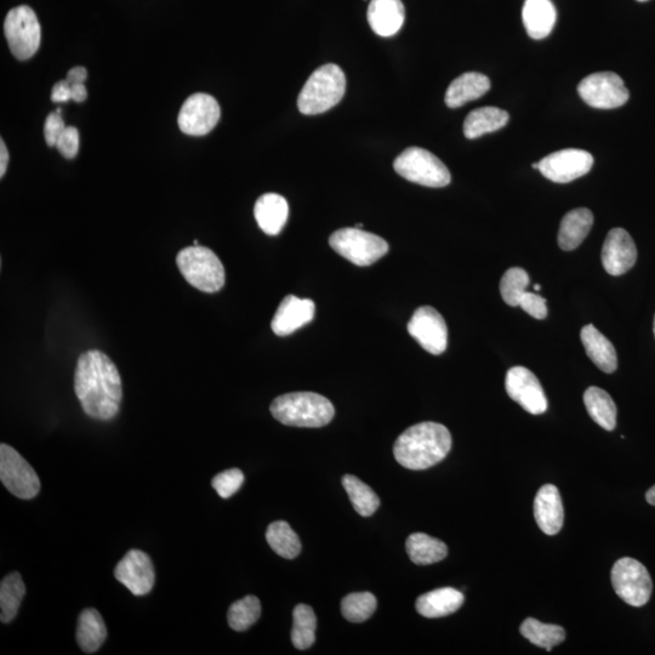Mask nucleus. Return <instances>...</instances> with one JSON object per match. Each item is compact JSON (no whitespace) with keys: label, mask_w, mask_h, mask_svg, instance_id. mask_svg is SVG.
Here are the masks:
<instances>
[{"label":"nucleus","mask_w":655,"mask_h":655,"mask_svg":"<svg viewBox=\"0 0 655 655\" xmlns=\"http://www.w3.org/2000/svg\"><path fill=\"white\" fill-rule=\"evenodd\" d=\"M74 391L88 417L111 420L123 400L122 378L116 364L100 350L84 352L78 358Z\"/></svg>","instance_id":"f257e3e1"},{"label":"nucleus","mask_w":655,"mask_h":655,"mask_svg":"<svg viewBox=\"0 0 655 655\" xmlns=\"http://www.w3.org/2000/svg\"><path fill=\"white\" fill-rule=\"evenodd\" d=\"M452 443L446 426L426 421L404 431L393 446V454L397 463L406 469L426 470L447 457Z\"/></svg>","instance_id":"f03ea898"},{"label":"nucleus","mask_w":655,"mask_h":655,"mask_svg":"<svg viewBox=\"0 0 655 655\" xmlns=\"http://www.w3.org/2000/svg\"><path fill=\"white\" fill-rule=\"evenodd\" d=\"M273 418L287 426L323 427L333 420L335 409L328 398L315 392H293L272 402Z\"/></svg>","instance_id":"7ed1b4c3"},{"label":"nucleus","mask_w":655,"mask_h":655,"mask_svg":"<svg viewBox=\"0 0 655 655\" xmlns=\"http://www.w3.org/2000/svg\"><path fill=\"white\" fill-rule=\"evenodd\" d=\"M345 73L334 64L324 65L311 74L299 95L298 107L303 115L315 116L332 110L343 100Z\"/></svg>","instance_id":"20e7f679"},{"label":"nucleus","mask_w":655,"mask_h":655,"mask_svg":"<svg viewBox=\"0 0 655 655\" xmlns=\"http://www.w3.org/2000/svg\"><path fill=\"white\" fill-rule=\"evenodd\" d=\"M176 264L186 281L201 292L216 293L225 286L224 265L212 249L184 248L176 256Z\"/></svg>","instance_id":"39448f33"},{"label":"nucleus","mask_w":655,"mask_h":655,"mask_svg":"<svg viewBox=\"0 0 655 655\" xmlns=\"http://www.w3.org/2000/svg\"><path fill=\"white\" fill-rule=\"evenodd\" d=\"M393 168L402 178L426 187H446L452 176L446 165L434 153L420 147H409L393 162Z\"/></svg>","instance_id":"423d86ee"},{"label":"nucleus","mask_w":655,"mask_h":655,"mask_svg":"<svg viewBox=\"0 0 655 655\" xmlns=\"http://www.w3.org/2000/svg\"><path fill=\"white\" fill-rule=\"evenodd\" d=\"M329 244L334 252L361 267L375 264L389 252V244L384 238L357 227L335 231Z\"/></svg>","instance_id":"0eeeda50"},{"label":"nucleus","mask_w":655,"mask_h":655,"mask_svg":"<svg viewBox=\"0 0 655 655\" xmlns=\"http://www.w3.org/2000/svg\"><path fill=\"white\" fill-rule=\"evenodd\" d=\"M5 37L16 59H31L41 47L42 28L36 13L27 5L9 11L4 21Z\"/></svg>","instance_id":"6e6552de"},{"label":"nucleus","mask_w":655,"mask_h":655,"mask_svg":"<svg viewBox=\"0 0 655 655\" xmlns=\"http://www.w3.org/2000/svg\"><path fill=\"white\" fill-rule=\"evenodd\" d=\"M612 585L617 595L632 607L651 600L653 583L647 568L631 557L620 558L612 569Z\"/></svg>","instance_id":"1a4fd4ad"},{"label":"nucleus","mask_w":655,"mask_h":655,"mask_svg":"<svg viewBox=\"0 0 655 655\" xmlns=\"http://www.w3.org/2000/svg\"><path fill=\"white\" fill-rule=\"evenodd\" d=\"M0 480L15 497L25 500L36 498L41 491V481L20 453L2 443L0 446Z\"/></svg>","instance_id":"9d476101"},{"label":"nucleus","mask_w":655,"mask_h":655,"mask_svg":"<svg viewBox=\"0 0 655 655\" xmlns=\"http://www.w3.org/2000/svg\"><path fill=\"white\" fill-rule=\"evenodd\" d=\"M578 93L586 104L598 110H614L628 102L630 93L622 77L614 72H597L583 79Z\"/></svg>","instance_id":"9b49d317"},{"label":"nucleus","mask_w":655,"mask_h":655,"mask_svg":"<svg viewBox=\"0 0 655 655\" xmlns=\"http://www.w3.org/2000/svg\"><path fill=\"white\" fill-rule=\"evenodd\" d=\"M592 167L594 157L578 148L557 151L539 161V172L556 184H568L582 178Z\"/></svg>","instance_id":"f8f14e48"},{"label":"nucleus","mask_w":655,"mask_h":655,"mask_svg":"<svg viewBox=\"0 0 655 655\" xmlns=\"http://www.w3.org/2000/svg\"><path fill=\"white\" fill-rule=\"evenodd\" d=\"M408 333L431 355H442L447 350V324L441 313L434 307H419L410 318Z\"/></svg>","instance_id":"ddd939ff"},{"label":"nucleus","mask_w":655,"mask_h":655,"mask_svg":"<svg viewBox=\"0 0 655 655\" xmlns=\"http://www.w3.org/2000/svg\"><path fill=\"white\" fill-rule=\"evenodd\" d=\"M220 117L219 102L212 95L197 93L182 105L178 118L179 128L186 135H207L219 123Z\"/></svg>","instance_id":"4468645a"},{"label":"nucleus","mask_w":655,"mask_h":655,"mask_svg":"<svg viewBox=\"0 0 655 655\" xmlns=\"http://www.w3.org/2000/svg\"><path fill=\"white\" fill-rule=\"evenodd\" d=\"M505 387L511 400L520 404L526 412L540 415L548 410L543 386L526 367L511 368L506 374Z\"/></svg>","instance_id":"2eb2a0df"},{"label":"nucleus","mask_w":655,"mask_h":655,"mask_svg":"<svg viewBox=\"0 0 655 655\" xmlns=\"http://www.w3.org/2000/svg\"><path fill=\"white\" fill-rule=\"evenodd\" d=\"M115 577L131 594L144 596L155 585L156 574L150 556L144 551L130 550L115 569Z\"/></svg>","instance_id":"dca6fc26"},{"label":"nucleus","mask_w":655,"mask_h":655,"mask_svg":"<svg viewBox=\"0 0 655 655\" xmlns=\"http://www.w3.org/2000/svg\"><path fill=\"white\" fill-rule=\"evenodd\" d=\"M637 248L634 239L624 229L608 232L602 248V264L611 276H622L636 264Z\"/></svg>","instance_id":"f3484780"},{"label":"nucleus","mask_w":655,"mask_h":655,"mask_svg":"<svg viewBox=\"0 0 655 655\" xmlns=\"http://www.w3.org/2000/svg\"><path fill=\"white\" fill-rule=\"evenodd\" d=\"M316 305L310 299H300L298 296L287 295L278 306L271 322L273 333L278 336H288L296 330L309 324L315 318Z\"/></svg>","instance_id":"a211bd4d"},{"label":"nucleus","mask_w":655,"mask_h":655,"mask_svg":"<svg viewBox=\"0 0 655 655\" xmlns=\"http://www.w3.org/2000/svg\"><path fill=\"white\" fill-rule=\"evenodd\" d=\"M534 517L539 528L546 535L561 532L565 522V510L560 491L554 484H545L539 489L534 500Z\"/></svg>","instance_id":"6ab92c4d"},{"label":"nucleus","mask_w":655,"mask_h":655,"mask_svg":"<svg viewBox=\"0 0 655 655\" xmlns=\"http://www.w3.org/2000/svg\"><path fill=\"white\" fill-rule=\"evenodd\" d=\"M406 10L401 0H372L368 8V22L375 34L392 37L401 30Z\"/></svg>","instance_id":"aec40b11"},{"label":"nucleus","mask_w":655,"mask_h":655,"mask_svg":"<svg viewBox=\"0 0 655 655\" xmlns=\"http://www.w3.org/2000/svg\"><path fill=\"white\" fill-rule=\"evenodd\" d=\"M254 215L260 229L269 236H277L286 226L289 216L287 199L277 193H266L255 203Z\"/></svg>","instance_id":"412c9836"},{"label":"nucleus","mask_w":655,"mask_h":655,"mask_svg":"<svg viewBox=\"0 0 655 655\" xmlns=\"http://www.w3.org/2000/svg\"><path fill=\"white\" fill-rule=\"evenodd\" d=\"M557 19L555 5L551 0H526L522 9L523 25L528 36L544 39L554 30Z\"/></svg>","instance_id":"4be33fe9"},{"label":"nucleus","mask_w":655,"mask_h":655,"mask_svg":"<svg viewBox=\"0 0 655 655\" xmlns=\"http://www.w3.org/2000/svg\"><path fill=\"white\" fill-rule=\"evenodd\" d=\"M463 592L453 588H442L421 595L415 608L425 618L436 619L447 617L458 611L464 605Z\"/></svg>","instance_id":"5701e85b"},{"label":"nucleus","mask_w":655,"mask_h":655,"mask_svg":"<svg viewBox=\"0 0 655 655\" xmlns=\"http://www.w3.org/2000/svg\"><path fill=\"white\" fill-rule=\"evenodd\" d=\"M592 225H594V214L590 209L571 210L561 221L560 231H558V246L566 252L577 249L588 237Z\"/></svg>","instance_id":"b1692460"},{"label":"nucleus","mask_w":655,"mask_h":655,"mask_svg":"<svg viewBox=\"0 0 655 655\" xmlns=\"http://www.w3.org/2000/svg\"><path fill=\"white\" fill-rule=\"evenodd\" d=\"M491 79L478 72H467L454 79L446 93L449 108H458L467 102L482 98L491 89Z\"/></svg>","instance_id":"393cba45"},{"label":"nucleus","mask_w":655,"mask_h":655,"mask_svg":"<svg viewBox=\"0 0 655 655\" xmlns=\"http://www.w3.org/2000/svg\"><path fill=\"white\" fill-rule=\"evenodd\" d=\"M580 339H582L586 355L595 363L598 369L608 374L614 373L617 370V351H615L611 341L601 332H598L592 324H588V326L582 329Z\"/></svg>","instance_id":"a878e982"},{"label":"nucleus","mask_w":655,"mask_h":655,"mask_svg":"<svg viewBox=\"0 0 655 655\" xmlns=\"http://www.w3.org/2000/svg\"><path fill=\"white\" fill-rule=\"evenodd\" d=\"M106 637L107 628L101 614L93 608L84 609L77 626V642L82 651L87 654L98 652Z\"/></svg>","instance_id":"bb28decb"},{"label":"nucleus","mask_w":655,"mask_h":655,"mask_svg":"<svg viewBox=\"0 0 655 655\" xmlns=\"http://www.w3.org/2000/svg\"><path fill=\"white\" fill-rule=\"evenodd\" d=\"M509 113L498 107H481L472 111L464 122L466 139L475 140L484 134L494 133L508 124Z\"/></svg>","instance_id":"cd10ccee"},{"label":"nucleus","mask_w":655,"mask_h":655,"mask_svg":"<svg viewBox=\"0 0 655 655\" xmlns=\"http://www.w3.org/2000/svg\"><path fill=\"white\" fill-rule=\"evenodd\" d=\"M406 549L410 561L418 566H427L443 561L448 555L447 545L442 540L432 538L425 533L409 535Z\"/></svg>","instance_id":"c85d7f7f"},{"label":"nucleus","mask_w":655,"mask_h":655,"mask_svg":"<svg viewBox=\"0 0 655 655\" xmlns=\"http://www.w3.org/2000/svg\"><path fill=\"white\" fill-rule=\"evenodd\" d=\"M584 403L592 420L607 431L617 426V406L613 398L600 387L591 386L584 393Z\"/></svg>","instance_id":"c756f323"},{"label":"nucleus","mask_w":655,"mask_h":655,"mask_svg":"<svg viewBox=\"0 0 655 655\" xmlns=\"http://www.w3.org/2000/svg\"><path fill=\"white\" fill-rule=\"evenodd\" d=\"M25 595L26 585L20 573H11L2 580V584H0V609H2L0 620L2 623L13 622Z\"/></svg>","instance_id":"7c9ffc66"},{"label":"nucleus","mask_w":655,"mask_h":655,"mask_svg":"<svg viewBox=\"0 0 655 655\" xmlns=\"http://www.w3.org/2000/svg\"><path fill=\"white\" fill-rule=\"evenodd\" d=\"M520 631L529 642L534 646L545 648L546 652H551L552 648L561 645L566 639V631L562 626L544 624L533 618L524 620Z\"/></svg>","instance_id":"2f4dec72"},{"label":"nucleus","mask_w":655,"mask_h":655,"mask_svg":"<svg viewBox=\"0 0 655 655\" xmlns=\"http://www.w3.org/2000/svg\"><path fill=\"white\" fill-rule=\"evenodd\" d=\"M267 543L279 556L293 560L301 552V543L292 527L287 522L277 521L270 524L266 532Z\"/></svg>","instance_id":"473e14b6"},{"label":"nucleus","mask_w":655,"mask_h":655,"mask_svg":"<svg viewBox=\"0 0 655 655\" xmlns=\"http://www.w3.org/2000/svg\"><path fill=\"white\" fill-rule=\"evenodd\" d=\"M343 486L353 505V509L358 515L370 517L379 509L380 499L368 484L362 482L360 478L352 475L343 477Z\"/></svg>","instance_id":"72a5a7b5"},{"label":"nucleus","mask_w":655,"mask_h":655,"mask_svg":"<svg viewBox=\"0 0 655 655\" xmlns=\"http://www.w3.org/2000/svg\"><path fill=\"white\" fill-rule=\"evenodd\" d=\"M292 642L300 651L309 649L316 641L317 618L310 606L298 605L293 613Z\"/></svg>","instance_id":"f704fd0d"},{"label":"nucleus","mask_w":655,"mask_h":655,"mask_svg":"<svg viewBox=\"0 0 655 655\" xmlns=\"http://www.w3.org/2000/svg\"><path fill=\"white\" fill-rule=\"evenodd\" d=\"M260 615L261 603L259 598L249 595L232 603L229 613H227V620H229L231 629L242 632L258 622Z\"/></svg>","instance_id":"c9c22d12"},{"label":"nucleus","mask_w":655,"mask_h":655,"mask_svg":"<svg viewBox=\"0 0 655 655\" xmlns=\"http://www.w3.org/2000/svg\"><path fill=\"white\" fill-rule=\"evenodd\" d=\"M377 597L370 592H355L341 602V613L351 623L366 622L377 611Z\"/></svg>","instance_id":"e433bc0d"},{"label":"nucleus","mask_w":655,"mask_h":655,"mask_svg":"<svg viewBox=\"0 0 655 655\" xmlns=\"http://www.w3.org/2000/svg\"><path fill=\"white\" fill-rule=\"evenodd\" d=\"M528 273L520 267H512V269L504 273L500 282V294L505 303L512 307L520 305V300L524 293L527 292L529 286Z\"/></svg>","instance_id":"4c0bfd02"},{"label":"nucleus","mask_w":655,"mask_h":655,"mask_svg":"<svg viewBox=\"0 0 655 655\" xmlns=\"http://www.w3.org/2000/svg\"><path fill=\"white\" fill-rule=\"evenodd\" d=\"M244 474L239 469H230L213 478L212 486L222 499H229L241 489Z\"/></svg>","instance_id":"58836bf2"},{"label":"nucleus","mask_w":655,"mask_h":655,"mask_svg":"<svg viewBox=\"0 0 655 655\" xmlns=\"http://www.w3.org/2000/svg\"><path fill=\"white\" fill-rule=\"evenodd\" d=\"M526 311L529 316L535 318V320H544L548 316V307H546V300L541 298L540 295L526 292L523 294L520 305H518Z\"/></svg>","instance_id":"ea45409f"},{"label":"nucleus","mask_w":655,"mask_h":655,"mask_svg":"<svg viewBox=\"0 0 655 655\" xmlns=\"http://www.w3.org/2000/svg\"><path fill=\"white\" fill-rule=\"evenodd\" d=\"M65 129L66 125L61 117V108H58L56 112L50 113L44 124V136L48 146H56Z\"/></svg>","instance_id":"a19ab883"},{"label":"nucleus","mask_w":655,"mask_h":655,"mask_svg":"<svg viewBox=\"0 0 655 655\" xmlns=\"http://www.w3.org/2000/svg\"><path fill=\"white\" fill-rule=\"evenodd\" d=\"M55 147H58L61 155L67 159L76 157L79 151L78 129L74 127H66Z\"/></svg>","instance_id":"79ce46f5"},{"label":"nucleus","mask_w":655,"mask_h":655,"mask_svg":"<svg viewBox=\"0 0 655 655\" xmlns=\"http://www.w3.org/2000/svg\"><path fill=\"white\" fill-rule=\"evenodd\" d=\"M72 100V88L70 83L65 81L58 82L51 91V101L67 102Z\"/></svg>","instance_id":"37998d69"},{"label":"nucleus","mask_w":655,"mask_h":655,"mask_svg":"<svg viewBox=\"0 0 655 655\" xmlns=\"http://www.w3.org/2000/svg\"><path fill=\"white\" fill-rule=\"evenodd\" d=\"M88 72L84 67H74L67 74L66 81L70 84H84L87 81Z\"/></svg>","instance_id":"c03bdc74"},{"label":"nucleus","mask_w":655,"mask_h":655,"mask_svg":"<svg viewBox=\"0 0 655 655\" xmlns=\"http://www.w3.org/2000/svg\"><path fill=\"white\" fill-rule=\"evenodd\" d=\"M72 88V100L74 102H84L88 98V91L84 84H70Z\"/></svg>","instance_id":"a18cd8bd"},{"label":"nucleus","mask_w":655,"mask_h":655,"mask_svg":"<svg viewBox=\"0 0 655 655\" xmlns=\"http://www.w3.org/2000/svg\"><path fill=\"white\" fill-rule=\"evenodd\" d=\"M9 163V153L8 148L5 146V142L2 140L0 142V178H3L5 173H7Z\"/></svg>","instance_id":"49530a36"},{"label":"nucleus","mask_w":655,"mask_h":655,"mask_svg":"<svg viewBox=\"0 0 655 655\" xmlns=\"http://www.w3.org/2000/svg\"><path fill=\"white\" fill-rule=\"evenodd\" d=\"M646 500L649 505L655 506V486H653L646 494Z\"/></svg>","instance_id":"de8ad7c7"},{"label":"nucleus","mask_w":655,"mask_h":655,"mask_svg":"<svg viewBox=\"0 0 655 655\" xmlns=\"http://www.w3.org/2000/svg\"><path fill=\"white\" fill-rule=\"evenodd\" d=\"M534 289L537 290V292H539V290H540L539 284H535Z\"/></svg>","instance_id":"09e8293b"},{"label":"nucleus","mask_w":655,"mask_h":655,"mask_svg":"<svg viewBox=\"0 0 655 655\" xmlns=\"http://www.w3.org/2000/svg\"><path fill=\"white\" fill-rule=\"evenodd\" d=\"M193 246H199L197 239H195V241H193Z\"/></svg>","instance_id":"8fccbe9b"},{"label":"nucleus","mask_w":655,"mask_h":655,"mask_svg":"<svg viewBox=\"0 0 655 655\" xmlns=\"http://www.w3.org/2000/svg\"><path fill=\"white\" fill-rule=\"evenodd\" d=\"M637 2L645 3V2H648V0H637Z\"/></svg>","instance_id":"3c124183"},{"label":"nucleus","mask_w":655,"mask_h":655,"mask_svg":"<svg viewBox=\"0 0 655 655\" xmlns=\"http://www.w3.org/2000/svg\"><path fill=\"white\" fill-rule=\"evenodd\" d=\"M654 335H655V317H654Z\"/></svg>","instance_id":"603ef678"}]
</instances>
